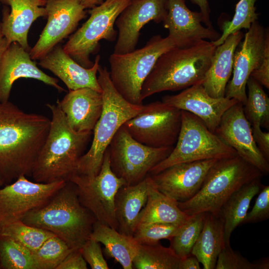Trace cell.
Masks as SVG:
<instances>
[{"label":"cell","mask_w":269,"mask_h":269,"mask_svg":"<svg viewBox=\"0 0 269 269\" xmlns=\"http://www.w3.org/2000/svg\"><path fill=\"white\" fill-rule=\"evenodd\" d=\"M0 265L2 269H36L31 251L13 240L1 235Z\"/></svg>","instance_id":"35"},{"label":"cell","mask_w":269,"mask_h":269,"mask_svg":"<svg viewBox=\"0 0 269 269\" xmlns=\"http://www.w3.org/2000/svg\"><path fill=\"white\" fill-rule=\"evenodd\" d=\"M21 221L52 233L74 250L80 249L90 238L97 220L81 203L74 184L67 181L45 204Z\"/></svg>","instance_id":"4"},{"label":"cell","mask_w":269,"mask_h":269,"mask_svg":"<svg viewBox=\"0 0 269 269\" xmlns=\"http://www.w3.org/2000/svg\"><path fill=\"white\" fill-rule=\"evenodd\" d=\"M170 154L154 166L149 175L157 174L176 164L238 155L236 151L210 131L198 117L181 110L180 132Z\"/></svg>","instance_id":"8"},{"label":"cell","mask_w":269,"mask_h":269,"mask_svg":"<svg viewBox=\"0 0 269 269\" xmlns=\"http://www.w3.org/2000/svg\"><path fill=\"white\" fill-rule=\"evenodd\" d=\"M44 7L47 23L37 42L29 51L33 60L43 58L72 33L86 13L79 0H47Z\"/></svg>","instance_id":"14"},{"label":"cell","mask_w":269,"mask_h":269,"mask_svg":"<svg viewBox=\"0 0 269 269\" xmlns=\"http://www.w3.org/2000/svg\"><path fill=\"white\" fill-rule=\"evenodd\" d=\"M217 160L178 163L157 174L149 175L161 193L177 202H185L198 192L209 169Z\"/></svg>","instance_id":"18"},{"label":"cell","mask_w":269,"mask_h":269,"mask_svg":"<svg viewBox=\"0 0 269 269\" xmlns=\"http://www.w3.org/2000/svg\"><path fill=\"white\" fill-rule=\"evenodd\" d=\"M269 259L250 262L231 246H225L218 255L215 269H268Z\"/></svg>","instance_id":"39"},{"label":"cell","mask_w":269,"mask_h":269,"mask_svg":"<svg viewBox=\"0 0 269 269\" xmlns=\"http://www.w3.org/2000/svg\"><path fill=\"white\" fill-rule=\"evenodd\" d=\"M244 36L240 49L235 53L233 77L227 85L225 96L245 105L246 85L253 71L259 66L264 55L268 30L257 20Z\"/></svg>","instance_id":"17"},{"label":"cell","mask_w":269,"mask_h":269,"mask_svg":"<svg viewBox=\"0 0 269 269\" xmlns=\"http://www.w3.org/2000/svg\"><path fill=\"white\" fill-rule=\"evenodd\" d=\"M261 85L269 88V34L268 33L266 40L265 50L263 59L259 66L251 75Z\"/></svg>","instance_id":"42"},{"label":"cell","mask_w":269,"mask_h":269,"mask_svg":"<svg viewBox=\"0 0 269 269\" xmlns=\"http://www.w3.org/2000/svg\"><path fill=\"white\" fill-rule=\"evenodd\" d=\"M253 135L257 145L266 159L269 161V133L263 132L260 126L252 127Z\"/></svg>","instance_id":"44"},{"label":"cell","mask_w":269,"mask_h":269,"mask_svg":"<svg viewBox=\"0 0 269 269\" xmlns=\"http://www.w3.org/2000/svg\"><path fill=\"white\" fill-rule=\"evenodd\" d=\"M80 250L85 261L91 269H109L103 255L100 243L89 238Z\"/></svg>","instance_id":"41"},{"label":"cell","mask_w":269,"mask_h":269,"mask_svg":"<svg viewBox=\"0 0 269 269\" xmlns=\"http://www.w3.org/2000/svg\"><path fill=\"white\" fill-rule=\"evenodd\" d=\"M216 48L212 41L200 40L162 54L142 85L141 100L157 93L202 83Z\"/></svg>","instance_id":"3"},{"label":"cell","mask_w":269,"mask_h":269,"mask_svg":"<svg viewBox=\"0 0 269 269\" xmlns=\"http://www.w3.org/2000/svg\"><path fill=\"white\" fill-rule=\"evenodd\" d=\"M225 247L223 222L220 217L206 212L202 229L191 251L204 269H214Z\"/></svg>","instance_id":"30"},{"label":"cell","mask_w":269,"mask_h":269,"mask_svg":"<svg viewBox=\"0 0 269 269\" xmlns=\"http://www.w3.org/2000/svg\"><path fill=\"white\" fill-rule=\"evenodd\" d=\"M199 262L193 255L189 256L181 259L180 269H200Z\"/></svg>","instance_id":"46"},{"label":"cell","mask_w":269,"mask_h":269,"mask_svg":"<svg viewBox=\"0 0 269 269\" xmlns=\"http://www.w3.org/2000/svg\"><path fill=\"white\" fill-rule=\"evenodd\" d=\"M3 37H4V35L2 31V23L1 21H0V40Z\"/></svg>","instance_id":"49"},{"label":"cell","mask_w":269,"mask_h":269,"mask_svg":"<svg viewBox=\"0 0 269 269\" xmlns=\"http://www.w3.org/2000/svg\"><path fill=\"white\" fill-rule=\"evenodd\" d=\"M90 238L103 244L105 253L119 263L124 269L133 268V260L139 245L133 236L121 234L118 230L96 221Z\"/></svg>","instance_id":"29"},{"label":"cell","mask_w":269,"mask_h":269,"mask_svg":"<svg viewBox=\"0 0 269 269\" xmlns=\"http://www.w3.org/2000/svg\"><path fill=\"white\" fill-rule=\"evenodd\" d=\"M148 177L147 201L139 214L137 227L152 223L183 224L190 216L179 208L178 202L156 188L150 175Z\"/></svg>","instance_id":"27"},{"label":"cell","mask_w":269,"mask_h":269,"mask_svg":"<svg viewBox=\"0 0 269 269\" xmlns=\"http://www.w3.org/2000/svg\"><path fill=\"white\" fill-rule=\"evenodd\" d=\"M69 181L76 187L81 203L97 221L118 230L115 210V197L118 190L126 185L111 170L108 148L99 173L93 177L73 175Z\"/></svg>","instance_id":"11"},{"label":"cell","mask_w":269,"mask_h":269,"mask_svg":"<svg viewBox=\"0 0 269 269\" xmlns=\"http://www.w3.org/2000/svg\"><path fill=\"white\" fill-rule=\"evenodd\" d=\"M51 120L27 113L9 101L0 102V172L4 184L31 176L45 141Z\"/></svg>","instance_id":"1"},{"label":"cell","mask_w":269,"mask_h":269,"mask_svg":"<svg viewBox=\"0 0 269 269\" xmlns=\"http://www.w3.org/2000/svg\"><path fill=\"white\" fill-rule=\"evenodd\" d=\"M168 0H131L117 18L118 37L114 53L125 54L134 50L143 26L153 21L163 22L167 13Z\"/></svg>","instance_id":"16"},{"label":"cell","mask_w":269,"mask_h":269,"mask_svg":"<svg viewBox=\"0 0 269 269\" xmlns=\"http://www.w3.org/2000/svg\"><path fill=\"white\" fill-rule=\"evenodd\" d=\"M148 176L140 182L125 185L115 197V210L120 233L133 236L137 226L139 214L147 198Z\"/></svg>","instance_id":"26"},{"label":"cell","mask_w":269,"mask_h":269,"mask_svg":"<svg viewBox=\"0 0 269 269\" xmlns=\"http://www.w3.org/2000/svg\"><path fill=\"white\" fill-rule=\"evenodd\" d=\"M0 269H1V268H0Z\"/></svg>","instance_id":"51"},{"label":"cell","mask_w":269,"mask_h":269,"mask_svg":"<svg viewBox=\"0 0 269 269\" xmlns=\"http://www.w3.org/2000/svg\"><path fill=\"white\" fill-rule=\"evenodd\" d=\"M175 46V39L160 35L152 36L142 48L125 54L112 53L109 59L111 82L121 95L134 105H142V85L158 58Z\"/></svg>","instance_id":"7"},{"label":"cell","mask_w":269,"mask_h":269,"mask_svg":"<svg viewBox=\"0 0 269 269\" xmlns=\"http://www.w3.org/2000/svg\"><path fill=\"white\" fill-rule=\"evenodd\" d=\"M200 12L191 11L185 0H168L167 13L163 21L169 30L168 36L176 40L181 46L200 40H217L220 36L213 27L204 26Z\"/></svg>","instance_id":"22"},{"label":"cell","mask_w":269,"mask_h":269,"mask_svg":"<svg viewBox=\"0 0 269 269\" xmlns=\"http://www.w3.org/2000/svg\"><path fill=\"white\" fill-rule=\"evenodd\" d=\"M10 44L4 37L0 40V65L2 54Z\"/></svg>","instance_id":"48"},{"label":"cell","mask_w":269,"mask_h":269,"mask_svg":"<svg viewBox=\"0 0 269 269\" xmlns=\"http://www.w3.org/2000/svg\"><path fill=\"white\" fill-rule=\"evenodd\" d=\"M164 103L199 118L214 133L225 112L238 102L226 97L214 98L209 95L202 83L192 85L180 93L162 98Z\"/></svg>","instance_id":"19"},{"label":"cell","mask_w":269,"mask_h":269,"mask_svg":"<svg viewBox=\"0 0 269 269\" xmlns=\"http://www.w3.org/2000/svg\"><path fill=\"white\" fill-rule=\"evenodd\" d=\"M81 4L86 8H91L102 3L104 0H79Z\"/></svg>","instance_id":"47"},{"label":"cell","mask_w":269,"mask_h":269,"mask_svg":"<svg viewBox=\"0 0 269 269\" xmlns=\"http://www.w3.org/2000/svg\"><path fill=\"white\" fill-rule=\"evenodd\" d=\"M54 235L47 230L28 225L21 220L0 227V235L13 240L32 253Z\"/></svg>","instance_id":"33"},{"label":"cell","mask_w":269,"mask_h":269,"mask_svg":"<svg viewBox=\"0 0 269 269\" xmlns=\"http://www.w3.org/2000/svg\"><path fill=\"white\" fill-rule=\"evenodd\" d=\"M252 210L248 212L243 224L255 223L269 218V186L266 185L258 193Z\"/></svg>","instance_id":"40"},{"label":"cell","mask_w":269,"mask_h":269,"mask_svg":"<svg viewBox=\"0 0 269 269\" xmlns=\"http://www.w3.org/2000/svg\"><path fill=\"white\" fill-rule=\"evenodd\" d=\"M192 2L197 4L200 9V12L203 17V22L208 27H212L210 20V9L208 0H189Z\"/></svg>","instance_id":"45"},{"label":"cell","mask_w":269,"mask_h":269,"mask_svg":"<svg viewBox=\"0 0 269 269\" xmlns=\"http://www.w3.org/2000/svg\"><path fill=\"white\" fill-rule=\"evenodd\" d=\"M244 36L242 31H237L229 35L222 44L216 46L202 83L211 96L225 97L227 83L233 71L235 50Z\"/></svg>","instance_id":"25"},{"label":"cell","mask_w":269,"mask_h":269,"mask_svg":"<svg viewBox=\"0 0 269 269\" xmlns=\"http://www.w3.org/2000/svg\"><path fill=\"white\" fill-rule=\"evenodd\" d=\"M98 73L102 89V112L93 131L91 146L80 158L76 172V174L90 177L100 172L104 154L119 129L144 108L143 104H131L121 95L113 86L106 67L100 65Z\"/></svg>","instance_id":"5"},{"label":"cell","mask_w":269,"mask_h":269,"mask_svg":"<svg viewBox=\"0 0 269 269\" xmlns=\"http://www.w3.org/2000/svg\"><path fill=\"white\" fill-rule=\"evenodd\" d=\"M181 110L162 101L144 105L142 111L123 126L137 141L152 147L172 146L180 132Z\"/></svg>","instance_id":"12"},{"label":"cell","mask_w":269,"mask_h":269,"mask_svg":"<svg viewBox=\"0 0 269 269\" xmlns=\"http://www.w3.org/2000/svg\"><path fill=\"white\" fill-rule=\"evenodd\" d=\"M31 59L29 52L19 43H10L2 54L0 65V102L8 101L13 83L22 78H32L55 88L59 92L64 89L58 80L40 70Z\"/></svg>","instance_id":"20"},{"label":"cell","mask_w":269,"mask_h":269,"mask_svg":"<svg viewBox=\"0 0 269 269\" xmlns=\"http://www.w3.org/2000/svg\"><path fill=\"white\" fill-rule=\"evenodd\" d=\"M72 250L58 236H51L32 253L36 269H56Z\"/></svg>","instance_id":"36"},{"label":"cell","mask_w":269,"mask_h":269,"mask_svg":"<svg viewBox=\"0 0 269 269\" xmlns=\"http://www.w3.org/2000/svg\"><path fill=\"white\" fill-rule=\"evenodd\" d=\"M248 95L243 105L245 115L252 126L259 125L269 130V98L261 85L253 77L248 80Z\"/></svg>","instance_id":"32"},{"label":"cell","mask_w":269,"mask_h":269,"mask_svg":"<svg viewBox=\"0 0 269 269\" xmlns=\"http://www.w3.org/2000/svg\"><path fill=\"white\" fill-rule=\"evenodd\" d=\"M87 263L80 249L72 250L56 269H87Z\"/></svg>","instance_id":"43"},{"label":"cell","mask_w":269,"mask_h":269,"mask_svg":"<svg viewBox=\"0 0 269 269\" xmlns=\"http://www.w3.org/2000/svg\"><path fill=\"white\" fill-rule=\"evenodd\" d=\"M263 174L238 155L218 159L209 169L198 192L179 208L188 216L207 212L218 216L222 206L241 186Z\"/></svg>","instance_id":"6"},{"label":"cell","mask_w":269,"mask_h":269,"mask_svg":"<svg viewBox=\"0 0 269 269\" xmlns=\"http://www.w3.org/2000/svg\"><path fill=\"white\" fill-rule=\"evenodd\" d=\"M206 212L190 216L170 240V248L180 258L191 255L192 248L202 229Z\"/></svg>","instance_id":"34"},{"label":"cell","mask_w":269,"mask_h":269,"mask_svg":"<svg viewBox=\"0 0 269 269\" xmlns=\"http://www.w3.org/2000/svg\"><path fill=\"white\" fill-rule=\"evenodd\" d=\"M256 0H240L236 6L232 19L224 26L223 32L213 43L218 46L222 44L230 34L243 28L249 29L252 24L257 20L258 13L256 12Z\"/></svg>","instance_id":"37"},{"label":"cell","mask_w":269,"mask_h":269,"mask_svg":"<svg viewBox=\"0 0 269 269\" xmlns=\"http://www.w3.org/2000/svg\"><path fill=\"white\" fill-rule=\"evenodd\" d=\"M69 91L58 100L69 125L77 132L93 131L102 112L101 93L89 88Z\"/></svg>","instance_id":"24"},{"label":"cell","mask_w":269,"mask_h":269,"mask_svg":"<svg viewBox=\"0 0 269 269\" xmlns=\"http://www.w3.org/2000/svg\"><path fill=\"white\" fill-rule=\"evenodd\" d=\"M173 147L144 145L133 138L122 125L108 147L110 167L126 185H134L146 177L154 166L170 154Z\"/></svg>","instance_id":"10"},{"label":"cell","mask_w":269,"mask_h":269,"mask_svg":"<svg viewBox=\"0 0 269 269\" xmlns=\"http://www.w3.org/2000/svg\"><path fill=\"white\" fill-rule=\"evenodd\" d=\"M46 106L52 114L50 127L31 176L35 182L39 183L69 181L76 174L93 131H74L69 125L58 99L56 104H47Z\"/></svg>","instance_id":"2"},{"label":"cell","mask_w":269,"mask_h":269,"mask_svg":"<svg viewBox=\"0 0 269 269\" xmlns=\"http://www.w3.org/2000/svg\"><path fill=\"white\" fill-rule=\"evenodd\" d=\"M261 178H256L241 186L222 206L218 215L223 222L225 246H231L233 231L237 226L243 224L251 201L264 187Z\"/></svg>","instance_id":"28"},{"label":"cell","mask_w":269,"mask_h":269,"mask_svg":"<svg viewBox=\"0 0 269 269\" xmlns=\"http://www.w3.org/2000/svg\"><path fill=\"white\" fill-rule=\"evenodd\" d=\"M131 0H104L91 8L89 18L72 34L63 47L64 51L85 68L94 63L90 57L98 51L99 41H114L118 35L115 22Z\"/></svg>","instance_id":"9"},{"label":"cell","mask_w":269,"mask_h":269,"mask_svg":"<svg viewBox=\"0 0 269 269\" xmlns=\"http://www.w3.org/2000/svg\"><path fill=\"white\" fill-rule=\"evenodd\" d=\"M181 260L171 248L159 243L139 244L133 267L136 269H180Z\"/></svg>","instance_id":"31"},{"label":"cell","mask_w":269,"mask_h":269,"mask_svg":"<svg viewBox=\"0 0 269 269\" xmlns=\"http://www.w3.org/2000/svg\"><path fill=\"white\" fill-rule=\"evenodd\" d=\"M214 133L263 175L268 174L269 161L257 145L251 125L245 115L241 103H237L225 112Z\"/></svg>","instance_id":"15"},{"label":"cell","mask_w":269,"mask_h":269,"mask_svg":"<svg viewBox=\"0 0 269 269\" xmlns=\"http://www.w3.org/2000/svg\"><path fill=\"white\" fill-rule=\"evenodd\" d=\"M100 60V56L98 54L91 67H84L66 53L62 46L58 44L39 60L38 64L60 79L69 90L89 88L101 93L97 76Z\"/></svg>","instance_id":"21"},{"label":"cell","mask_w":269,"mask_h":269,"mask_svg":"<svg viewBox=\"0 0 269 269\" xmlns=\"http://www.w3.org/2000/svg\"><path fill=\"white\" fill-rule=\"evenodd\" d=\"M180 226L163 223L142 224L137 227L133 237L139 244H155L162 239L170 240Z\"/></svg>","instance_id":"38"},{"label":"cell","mask_w":269,"mask_h":269,"mask_svg":"<svg viewBox=\"0 0 269 269\" xmlns=\"http://www.w3.org/2000/svg\"><path fill=\"white\" fill-rule=\"evenodd\" d=\"M66 182H32L22 175L0 187V227L21 220L27 213L43 206Z\"/></svg>","instance_id":"13"},{"label":"cell","mask_w":269,"mask_h":269,"mask_svg":"<svg viewBox=\"0 0 269 269\" xmlns=\"http://www.w3.org/2000/svg\"><path fill=\"white\" fill-rule=\"evenodd\" d=\"M4 185V182H3L1 175L0 172V188L1 187L2 185Z\"/></svg>","instance_id":"50"},{"label":"cell","mask_w":269,"mask_h":269,"mask_svg":"<svg viewBox=\"0 0 269 269\" xmlns=\"http://www.w3.org/2000/svg\"><path fill=\"white\" fill-rule=\"evenodd\" d=\"M47 0H0L5 6L2 10V27L4 37L8 43L16 42L26 51L30 48L28 33L33 22L46 16Z\"/></svg>","instance_id":"23"}]
</instances>
